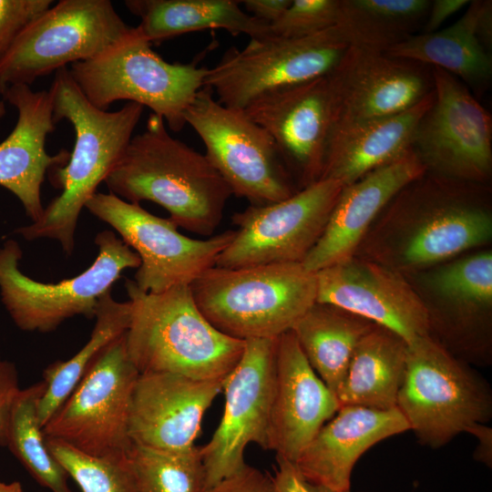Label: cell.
Returning <instances> with one entry per match:
<instances>
[{
    "mask_svg": "<svg viewBox=\"0 0 492 492\" xmlns=\"http://www.w3.org/2000/svg\"><path fill=\"white\" fill-rule=\"evenodd\" d=\"M489 200L484 184L426 171L388 203L365 259L404 274L484 244L492 235Z\"/></svg>",
    "mask_w": 492,
    "mask_h": 492,
    "instance_id": "cell-1",
    "label": "cell"
},
{
    "mask_svg": "<svg viewBox=\"0 0 492 492\" xmlns=\"http://www.w3.org/2000/svg\"><path fill=\"white\" fill-rule=\"evenodd\" d=\"M49 90L54 121L67 119L72 124L74 148L67 165L50 171L61 194L44 209L37 221L15 232L28 241H57L70 255L80 212L124 155L144 107L128 102L117 111L97 108L83 95L68 67L55 73Z\"/></svg>",
    "mask_w": 492,
    "mask_h": 492,
    "instance_id": "cell-2",
    "label": "cell"
},
{
    "mask_svg": "<svg viewBox=\"0 0 492 492\" xmlns=\"http://www.w3.org/2000/svg\"><path fill=\"white\" fill-rule=\"evenodd\" d=\"M105 183L128 202L160 205L178 227L202 236L220 225L232 195L205 154L171 137L163 118L153 113Z\"/></svg>",
    "mask_w": 492,
    "mask_h": 492,
    "instance_id": "cell-3",
    "label": "cell"
},
{
    "mask_svg": "<svg viewBox=\"0 0 492 492\" xmlns=\"http://www.w3.org/2000/svg\"><path fill=\"white\" fill-rule=\"evenodd\" d=\"M125 288L131 305L126 348L139 374L227 379L242 356L245 341L217 330L198 308L190 285L152 293L126 280Z\"/></svg>",
    "mask_w": 492,
    "mask_h": 492,
    "instance_id": "cell-4",
    "label": "cell"
},
{
    "mask_svg": "<svg viewBox=\"0 0 492 492\" xmlns=\"http://www.w3.org/2000/svg\"><path fill=\"white\" fill-rule=\"evenodd\" d=\"M190 287L204 317L242 341L275 339L290 331L317 296L316 274L302 263L214 266Z\"/></svg>",
    "mask_w": 492,
    "mask_h": 492,
    "instance_id": "cell-5",
    "label": "cell"
},
{
    "mask_svg": "<svg viewBox=\"0 0 492 492\" xmlns=\"http://www.w3.org/2000/svg\"><path fill=\"white\" fill-rule=\"evenodd\" d=\"M396 408L418 441L432 448L492 417V390L468 364L430 336L407 343Z\"/></svg>",
    "mask_w": 492,
    "mask_h": 492,
    "instance_id": "cell-6",
    "label": "cell"
},
{
    "mask_svg": "<svg viewBox=\"0 0 492 492\" xmlns=\"http://www.w3.org/2000/svg\"><path fill=\"white\" fill-rule=\"evenodd\" d=\"M70 74L87 99L107 110L118 100L149 108L178 132L204 87L209 68L196 63H169L150 47L137 27L97 56L73 63Z\"/></svg>",
    "mask_w": 492,
    "mask_h": 492,
    "instance_id": "cell-7",
    "label": "cell"
},
{
    "mask_svg": "<svg viewBox=\"0 0 492 492\" xmlns=\"http://www.w3.org/2000/svg\"><path fill=\"white\" fill-rule=\"evenodd\" d=\"M98 253L80 274L58 282L31 279L19 268L22 250L14 240L0 248L2 302L15 325L26 332L49 333L76 315L94 318L100 297L126 269L138 268V254L111 231L97 233Z\"/></svg>",
    "mask_w": 492,
    "mask_h": 492,
    "instance_id": "cell-8",
    "label": "cell"
},
{
    "mask_svg": "<svg viewBox=\"0 0 492 492\" xmlns=\"http://www.w3.org/2000/svg\"><path fill=\"white\" fill-rule=\"evenodd\" d=\"M108 0H60L31 20L0 58V94L100 55L131 30Z\"/></svg>",
    "mask_w": 492,
    "mask_h": 492,
    "instance_id": "cell-9",
    "label": "cell"
},
{
    "mask_svg": "<svg viewBox=\"0 0 492 492\" xmlns=\"http://www.w3.org/2000/svg\"><path fill=\"white\" fill-rule=\"evenodd\" d=\"M185 119L232 195L260 206L283 200L298 190L269 133L243 109L218 102L208 87L197 93Z\"/></svg>",
    "mask_w": 492,
    "mask_h": 492,
    "instance_id": "cell-10",
    "label": "cell"
},
{
    "mask_svg": "<svg viewBox=\"0 0 492 492\" xmlns=\"http://www.w3.org/2000/svg\"><path fill=\"white\" fill-rule=\"evenodd\" d=\"M349 46L337 26L305 37L251 39L209 68L204 87L220 104L244 109L263 95L330 73Z\"/></svg>",
    "mask_w": 492,
    "mask_h": 492,
    "instance_id": "cell-11",
    "label": "cell"
},
{
    "mask_svg": "<svg viewBox=\"0 0 492 492\" xmlns=\"http://www.w3.org/2000/svg\"><path fill=\"white\" fill-rule=\"evenodd\" d=\"M138 374L128 357L124 333L94 358L43 426L45 437L61 440L96 456L128 453L132 445L129 406Z\"/></svg>",
    "mask_w": 492,
    "mask_h": 492,
    "instance_id": "cell-12",
    "label": "cell"
},
{
    "mask_svg": "<svg viewBox=\"0 0 492 492\" xmlns=\"http://www.w3.org/2000/svg\"><path fill=\"white\" fill-rule=\"evenodd\" d=\"M86 209L110 225L139 257L134 282L146 292L159 293L190 285L212 268L236 231H226L206 240L192 239L178 231L169 219L158 217L139 203L128 202L108 192H96Z\"/></svg>",
    "mask_w": 492,
    "mask_h": 492,
    "instance_id": "cell-13",
    "label": "cell"
},
{
    "mask_svg": "<svg viewBox=\"0 0 492 492\" xmlns=\"http://www.w3.org/2000/svg\"><path fill=\"white\" fill-rule=\"evenodd\" d=\"M343 187L322 179L283 200L235 212L231 220L238 230L215 266L302 263L322 236Z\"/></svg>",
    "mask_w": 492,
    "mask_h": 492,
    "instance_id": "cell-14",
    "label": "cell"
},
{
    "mask_svg": "<svg viewBox=\"0 0 492 492\" xmlns=\"http://www.w3.org/2000/svg\"><path fill=\"white\" fill-rule=\"evenodd\" d=\"M434 101L417 124L412 149L427 171L484 184L492 169V118L469 88L431 67Z\"/></svg>",
    "mask_w": 492,
    "mask_h": 492,
    "instance_id": "cell-15",
    "label": "cell"
},
{
    "mask_svg": "<svg viewBox=\"0 0 492 492\" xmlns=\"http://www.w3.org/2000/svg\"><path fill=\"white\" fill-rule=\"evenodd\" d=\"M276 339V338H275ZM275 339L245 341L224 382V410L211 439L200 447L206 489L242 469L251 443L266 449L273 392Z\"/></svg>",
    "mask_w": 492,
    "mask_h": 492,
    "instance_id": "cell-16",
    "label": "cell"
},
{
    "mask_svg": "<svg viewBox=\"0 0 492 492\" xmlns=\"http://www.w3.org/2000/svg\"><path fill=\"white\" fill-rule=\"evenodd\" d=\"M332 71L263 95L243 109L272 137L300 189L320 179L336 121L338 98Z\"/></svg>",
    "mask_w": 492,
    "mask_h": 492,
    "instance_id": "cell-17",
    "label": "cell"
},
{
    "mask_svg": "<svg viewBox=\"0 0 492 492\" xmlns=\"http://www.w3.org/2000/svg\"><path fill=\"white\" fill-rule=\"evenodd\" d=\"M315 274L316 302L364 317L395 333L407 343L429 336L425 302L404 274L357 256Z\"/></svg>",
    "mask_w": 492,
    "mask_h": 492,
    "instance_id": "cell-18",
    "label": "cell"
},
{
    "mask_svg": "<svg viewBox=\"0 0 492 492\" xmlns=\"http://www.w3.org/2000/svg\"><path fill=\"white\" fill-rule=\"evenodd\" d=\"M332 75L338 98L333 130L402 113L434 88L431 67L352 46Z\"/></svg>",
    "mask_w": 492,
    "mask_h": 492,
    "instance_id": "cell-19",
    "label": "cell"
},
{
    "mask_svg": "<svg viewBox=\"0 0 492 492\" xmlns=\"http://www.w3.org/2000/svg\"><path fill=\"white\" fill-rule=\"evenodd\" d=\"M446 310L430 319L429 336L466 364L491 359L492 253L451 261L427 280Z\"/></svg>",
    "mask_w": 492,
    "mask_h": 492,
    "instance_id": "cell-20",
    "label": "cell"
},
{
    "mask_svg": "<svg viewBox=\"0 0 492 492\" xmlns=\"http://www.w3.org/2000/svg\"><path fill=\"white\" fill-rule=\"evenodd\" d=\"M224 382L169 373L139 374L129 406L131 443L172 452L193 448L204 414Z\"/></svg>",
    "mask_w": 492,
    "mask_h": 492,
    "instance_id": "cell-21",
    "label": "cell"
},
{
    "mask_svg": "<svg viewBox=\"0 0 492 492\" xmlns=\"http://www.w3.org/2000/svg\"><path fill=\"white\" fill-rule=\"evenodd\" d=\"M339 408L335 395L310 365L293 333L278 336L266 449L294 462Z\"/></svg>",
    "mask_w": 492,
    "mask_h": 492,
    "instance_id": "cell-22",
    "label": "cell"
},
{
    "mask_svg": "<svg viewBox=\"0 0 492 492\" xmlns=\"http://www.w3.org/2000/svg\"><path fill=\"white\" fill-rule=\"evenodd\" d=\"M427 171L410 149L399 159L344 186L324 231L302 262L317 272L355 256L372 222L405 186Z\"/></svg>",
    "mask_w": 492,
    "mask_h": 492,
    "instance_id": "cell-23",
    "label": "cell"
},
{
    "mask_svg": "<svg viewBox=\"0 0 492 492\" xmlns=\"http://www.w3.org/2000/svg\"><path fill=\"white\" fill-rule=\"evenodd\" d=\"M17 110L15 126L0 143V186L21 201L33 222L43 215L41 187L46 174L67 165L70 152L55 155L46 150L47 136L56 129L50 90L34 91L30 86L15 85L2 94Z\"/></svg>",
    "mask_w": 492,
    "mask_h": 492,
    "instance_id": "cell-24",
    "label": "cell"
},
{
    "mask_svg": "<svg viewBox=\"0 0 492 492\" xmlns=\"http://www.w3.org/2000/svg\"><path fill=\"white\" fill-rule=\"evenodd\" d=\"M407 430L397 408L342 406L293 463L310 482L331 492H349L360 456L376 443Z\"/></svg>",
    "mask_w": 492,
    "mask_h": 492,
    "instance_id": "cell-25",
    "label": "cell"
},
{
    "mask_svg": "<svg viewBox=\"0 0 492 492\" xmlns=\"http://www.w3.org/2000/svg\"><path fill=\"white\" fill-rule=\"evenodd\" d=\"M434 101V88L411 108L395 116L334 128L330 136L322 179L350 185L370 171L405 154L422 117Z\"/></svg>",
    "mask_w": 492,
    "mask_h": 492,
    "instance_id": "cell-26",
    "label": "cell"
},
{
    "mask_svg": "<svg viewBox=\"0 0 492 492\" xmlns=\"http://www.w3.org/2000/svg\"><path fill=\"white\" fill-rule=\"evenodd\" d=\"M482 0L470 1L453 25L432 33L415 34L389 47L386 55L442 69L477 95L492 78L490 52L480 43L477 22Z\"/></svg>",
    "mask_w": 492,
    "mask_h": 492,
    "instance_id": "cell-27",
    "label": "cell"
},
{
    "mask_svg": "<svg viewBox=\"0 0 492 492\" xmlns=\"http://www.w3.org/2000/svg\"><path fill=\"white\" fill-rule=\"evenodd\" d=\"M130 13L139 17L138 30L151 43L204 29H224L251 39L271 36L267 23L254 18L236 0H127Z\"/></svg>",
    "mask_w": 492,
    "mask_h": 492,
    "instance_id": "cell-28",
    "label": "cell"
},
{
    "mask_svg": "<svg viewBox=\"0 0 492 492\" xmlns=\"http://www.w3.org/2000/svg\"><path fill=\"white\" fill-rule=\"evenodd\" d=\"M407 342L375 324L358 343L336 392L340 407L396 408L406 365Z\"/></svg>",
    "mask_w": 492,
    "mask_h": 492,
    "instance_id": "cell-29",
    "label": "cell"
},
{
    "mask_svg": "<svg viewBox=\"0 0 492 492\" xmlns=\"http://www.w3.org/2000/svg\"><path fill=\"white\" fill-rule=\"evenodd\" d=\"M374 325L349 311L316 302L291 331L310 365L336 395L358 343Z\"/></svg>",
    "mask_w": 492,
    "mask_h": 492,
    "instance_id": "cell-30",
    "label": "cell"
},
{
    "mask_svg": "<svg viewBox=\"0 0 492 492\" xmlns=\"http://www.w3.org/2000/svg\"><path fill=\"white\" fill-rule=\"evenodd\" d=\"M431 1L340 0L339 28L349 46L384 52L425 24Z\"/></svg>",
    "mask_w": 492,
    "mask_h": 492,
    "instance_id": "cell-31",
    "label": "cell"
},
{
    "mask_svg": "<svg viewBox=\"0 0 492 492\" xmlns=\"http://www.w3.org/2000/svg\"><path fill=\"white\" fill-rule=\"evenodd\" d=\"M130 313L129 301H116L111 291L100 297L94 317L95 325L86 344L70 359L55 362L44 372L46 391L38 405L42 426L66 401L101 350L126 333Z\"/></svg>",
    "mask_w": 492,
    "mask_h": 492,
    "instance_id": "cell-32",
    "label": "cell"
},
{
    "mask_svg": "<svg viewBox=\"0 0 492 492\" xmlns=\"http://www.w3.org/2000/svg\"><path fill=\"white\" fill-rule=\"evenodd\" d=\"M45 391L44 381L20 389L11 413L6 446L41 486L51 492H72L69 477L49 452L38 419Z\"/></svg>",
    "mask_w": 492,
    "mask_h": 492,
    "instance_id": "cell-33",
    "label": "cell"
},
{
    "mask_svg": "<svg viewBox=\"0 0 492 492\" xmlns=\"http://www.w3.org/2000/svg\"><path fill=\"white\" fill-rule=\"evenodd\" d=\"M138 492H204L200 447L172 452L132 444L128 450Z\"/></svg>",
    "mask_w": 492,
    "mask_h": 492,
    "instance_id": "cell-34",
    "label": "cell"
},
{
    "mask_svg": "<svg viewBox=\"0 0 492 492\" xmlns=\"http://www.w3.org/2000/svg\"><path fill=\"white\" fill-rule=\"evenodd\" d=\"M51 455L82 492H138L128 452L96 456L57 439L46 438Z\"/></svg>",
    "mask_w": 492,
    "mask_h": 492,
    "instance_id": "cell-35",
    "label": "cell"
},
{
    "mask_svg": "<svg viewBox=\"0 0 492 492\" xmlns=\"http://www.w3.org/2000/svg\"><path fill=\"white\" fill-rule=\"evenodd\" d=\"M340 0H292L274 23L269 25L271 36L298 38L316 35L336 26Z\"/></svg>",
    "mask_w": 492,
    "mask_h": 492,
    "instance_id": "cell-36",
    "label": "cell"
},
{
    "mask_svg": "<svg viewBox=\"0 0 492 492\" xmlns=\"http://www.w3.org/2000/svg\"><path fill=\"white\" fill-rule=\"evenodd\" d=\"M53 3L52 0H0V58L21 30Z\"/></svg>",
    "mask_w": 492,
    "mask_h": 492,
    "instance_id": "cell-37",
    "label": "cell"
},
{
    "mask_svg": "<svg viewBox=\"0 0 492 492\" xmlns=\"http://www.w3.org/2000/svg\"><path fill=\"white\" fill-rule=\"evenodd\" d=\"M204 492H276L271 476L246 465Z\"/></svg>",
    "mask_w": 492,
    "mask_h": 492,
    "instance_id": "cell-38",
    "label": "cell"
},
{
    "mask_svg": "<svg viewBox=\"0 0 492 492\" xmlns=\"http://www.w3.org/2000/svg\"><path fill=\"white\" fill-rule=\"evenodd\" d=\"M20 391L13 363L0 357V446H7L8 427L15 400Z\"/></svg>",
    "mask_w": 492,
    "mask_h": 492,
    "instance_id": "cell-39",
    "label": "cell"
},
{
    "mask_svg": "<svg viewBox=\"0 0 492 492\" xmlns=\"http://www.w3.org/2000/svg\"><path fill=\"white\" fill-rule=\"evenodd\" d=\"M276 461L272 477L276 492H331L307 480L293 462L282 457H276Z\"/></svg>",
    "mask_w": 492,
    "mask_h": 492,
    "instance_id": "cell-40",
    "label": "cell"
},
{
    "mask_svg": "<svg viewBox=\"0 0 492 492\" xmlns=\"http://www.w3.org/2000/svg\"><path fill=\"white\" fill-rule=\"evenodd\" d=\"M469 2L467 0L431 1L422 33H432L439 30L446 20L467 6Z\"/></svg>",
    "mask_w": 492,
    "mask_h": 492,
    "instance_id": "cell-41",
    "label": "cell"
},
{
    "mask_svg": "<svg viewBox=\"0 0 492 492\" xmlns=\"http://www.w3.org/2000/svg\"><path fill=\"white\" fill-rule=\"evenodd\" d=\"M241 3L247 14L271 25L282 16L292 0H243Z\"/></svg>",
    "mask_w": 492,
    "mask_h": 492,
    "instance_id": "cell-42",
    "label": "cell"
},
{
    "mask_svg": "<svg viewBox=\"0 0 492 492\" xmlns=\"http://www.w3.org/2000/svg\"><path fill=\"white\" fill-rule=\"evenodd\" d=\"M469 434L474 435L478 439V446L474 453L476 460L485 463L487 466L492 465V429L486 425H476Z\"/></svg>",
    "mask_w": 492,
    "mask_h": 492,
    "instance_id": "cell-43",
    "label": "cell"
},
{
    "mask_svg": "<svg viewBox=\"0 0 492 492\" xmlns=\"http://www.w3.org/2000/svg\"><path fill=\"white\" fill-rule=\"evenodd\" d=\"M477 35L482 46L490 52L492 45V2L482 0L477 22Z\"/></svg>",
    "mask_w": 492,
    "mask_h": 492,
    "instance_id": "cell-44",
    "label": "cell"
},
{
    "mask_svg": "<svg viewBox=\"0 0 492 492\" xmlns=\"http://www.w3.org/2000/svg\"><path fill=\"white\" fill-rule=\"evenodd\" d=\"M0 492H24L19 482L5 484L0 481Z\"/></svg>",
    "mask_w": 492,
    "mask_h": 492,
    "instance_id": "cell-45",
    "label": "cell"
},
{
    "mask_svg": "<svg viewBox=\"0 0 492 492\" xmlns=\"http://www.w3.org/2000/svg\"><path fill=\"white\" fill-rule=\"evenodd\" d=\"M5 112H6V107H5V100H0V120L5 115Z\"/></svg>",
    "mask_w": 492,
    "mask_h": 492,
    "instance_id": "cell-46",
    "label": "cell"
},
{
    "mask_svg": "<svg viewBox=\"0 0 492 492\" xmlns=\"http://www.w3.org/2000/svg\"><path fill=\"white\" fill-rule=\"evenodd\" d=\"M350 492V491H349Z\"/></svg>",
    "mask_w": 492,
    "mask_h": 492,
    "instance_id": "cell-47",
    "label": "cell"
}]
</instances>
